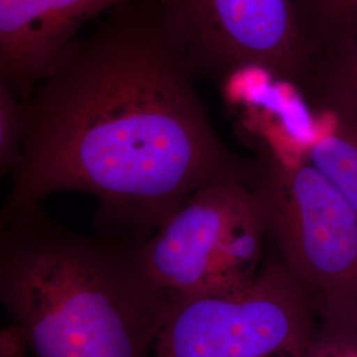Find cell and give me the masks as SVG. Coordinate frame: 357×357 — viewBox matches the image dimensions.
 Wrapping results in <instances>:
<instances>
[{
  "instance_id": "3",
  "label": "cell",
  "mask_w": 357,
  "mask_h": 357,
  "mask_svg": "<svg viewBox=\"0 0 357 357\" xmlns=\"http://www.w3.org/2000/svg\"><path fill=\"white\" fill-rule=\"evenodd\" d=\"M253 188L268 238L312 298L321 336L357 344V212L305 151L255 142Z\"/></svg>"
},
{
  "instance_id": "5",
  "label": "cell",
  "mask_w": 357,
  "mask_h": 357,
  "mask_svg": "<svg viewBox=\"0 0 357 357\" xmlns=\"http://www.w3.org/2000/svg\"><path fill=\"white\" fill-rule=\"evenodd\" d=\"M320 336L312 298L274 253L245 293L175 298L151 357H311Z\"/></svg>"
},
{
  "instance_id": "13",
  "label": "cell",
  "mask_w": 357,
  "mask_h": 357,
  "mask_svg": "<svg viewBox=\"0 0 357 357\" xmlns=\"http://www.w3.org/2000/svg\"><path fill=\"white\" fill-rule=\"evenodd\" d=\"M311 357H357V344L320 336Z\"/></svg>"
},
{
  "instance_id": "2",
  "label": "cell",
  "mask_w": 357,
  "mask_h": 357,
  "mask_svg": "<svg viewBox=\"0 0 357 357\" xmlns=\"http://www.w3.org/2000/svg\"><path fill=\"white\" fill-rule=\"evenodd\" d=\"M138 245L65 228L38 204L1 222L0 299L35 357H151L175 298Z\"/></svg>"
},
{
  "instance_id": "1",
  "label": "cell",
  "mask_w": 357,
  "mask_h": 357,
  "mask_svg": "<svg viewBox=\"0 0 357 357\" xmlns=\"http://www.w3.org/2000/svg\"><path fill=\"white\" fill-rule=\"evenodd\" d=\"M156 0L110 11L65 48L26 101L1 221L53 193L98 202L106 233L147 240L206 184L253 178L212 126Z\"/></svg>"
},
{
  "instance_id": "9",
  "label": "cell",
  "mask_w": 357,
  "mask_h": 357,
  "mask_svg": "<svg viewBox=\"0 0 357 357\" xmlns=\"http://www.w3.org/2000/svg\"><path fill=\"white\" fill-rule=\"evenodd\" d=\"M303 89L314 94L319 107L357 116V38L314 59Z\"/></svg>"
},
{
  "instance_id": "8",
  "label": "cell",
  "mask_w": 357,
  "mask_h": 357,
  "mask_svg": "<svg viewBox=\"0 0 357 357\" xmlns=\"http://www.w3.org/2000/svg\"><path fill=\"white\" fill-rule=\"evenodd\" d=\"M303 151L357 212V116L319 107Z\"/></svg>"
},
{
  "instance_id": "11",
  "label": "cell",
  "mask_w": 357,
  "mask_h": 357,
  "mask_svg": "<svg viewBox=\"0 0 357 357\" xmlns=\"http://www.w3.org/2000/svg\"><path fill=\"white\" fill-rule=\"evenodd\" d=\"M26 134V100L0 82V174L11 175Z\"/></svg>"
},
{
  "instance_id": "10",
  "label": "cell",
  "mask_w": 357,
  "mask_h": 357,
  "mask_svg": "<svg viewBox=\"0 0 357 357\" xmlns=\"http://www.w3.org/2000/svg\"><path fill=\"white\" fill-rule=\"evenodd\" d=\"M314 59L357 38V0H294Z\"/></svg>"
},
{
  "instance_id": "12",
  "label": "cell",
  "mask_w": 357,
  "mask_h": 357,
  "mask_svg": "<svg viewBox=\"0 0 357 357\" xmlns=\"http://www.w3.org/2000/svg\"><path fill=\"white\" fill-rule=\"evenodd\" d=\"M29 351L26 337L15 324L0 332V357H26Z\"/></svg>"
},
{
  "instance_id": "4",
  "label": "cell",
  "mask_w": 357,
  "mask_h": 357,
  "mask_svg": "<svg viewBox=\"0 0 357 357\" xmlns=\"http://www.w3.org/2000/svg\"><path fill=\"white\" fill-rule=\"evenodd\" d=\"M253 178L206 184L138 245V261L172 298L231 296L261 271L268 230Z\"/></svg>"
},
{
  "instance_id": "6",
  "label": "cell",
  "mask_w": 357,
  "mask_h": 357,
  "mask_svg": "<svg viewBox=\"0 0 357 357\" xmlns=\"http://www.w3.org/2000/svg\"><path fill=\"white\" fill-rule=\"evenodd\" d=\"M193 78L257 68L305 88L314 52L294 0H156Z\"/></svg>"
},
{
  "instance_id": "7",
  "label": "cell",
  "mask_w": 357,
  "mask_h": 357,
  "mask_svg": "<svg viewBox=\"0 0 357 357\" xmlns=\"http://www.w3.org/2000/svg\"><path fill=\"white\" fill-rule=\"evenodd\" d=\"M131 0H0V82L28 100L90 19Z\"/></svg>"
}]
</instances>
